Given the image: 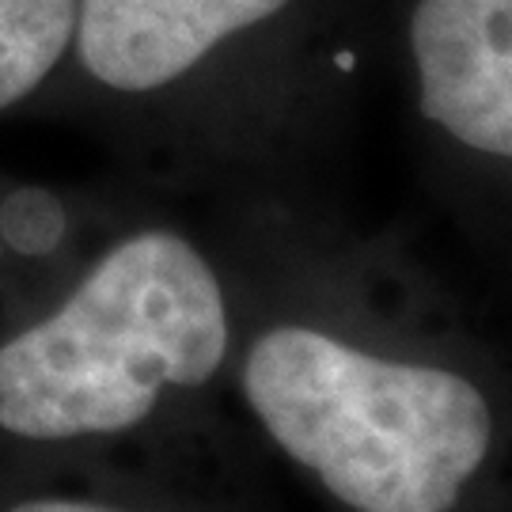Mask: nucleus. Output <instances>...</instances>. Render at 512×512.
Listing matches in <instances>:
<instances>
[{
    "label": "nucleus",
    "instance_id": "f03ea898",
    "mask_svg": "<svg viewBox=\"0 0 512 512\" xmlns=\"http://www.w3.org/2000/svg\"><path fill=\"white\" fill-rule=\"evenodd\" d=\"M228 315L209 262L175 232H141L95 262L61 308L0 346V429L31 440L122 433L160 387L224 361Z\"/></svg>",
    "mask_w": 512,
    "mask_h": 512
},
{
    "label": "nucleus",
    "instance_id": "423d86ee",
    "mask_svg": "<svg viewBox=\"0 0 512 512\" xmlns=\"http://www.w3.org/2000/svg\"><path fill=\"white\" fill-rule=\"evenodd\" d=\"M12 512H118V509L92 505V501H54V497H42V501H23Z\"/></svg>",
    "mask_w": 512,
    "mask_h": 512
},
{
    "label": "nucleus",
    "instance_id": "39448f33",
    "mask_svg": "<svg viewBox=\"0 0 512 512\" xmlns=\"http://www.w3.org/2000/svg\"><path fill=\"white\" fill-rule=\"evenodd\" d=\"M80 0H0V110L46 80L76 35Z\"/></svg>",
    "mask_w": 512,
    "mask_h": 512
},
{
    "label": "nucleus",
    "instance_id": "7ed1b4c3",
    "mask_svg": "<svg viewBox=\"0 0 512 512\" xmlns=\"http://www.w3.org/2000/svg\"><path fill=\"white\" fill-rule=\"evenodd\" d=\"M421 114L459 145L512 160V0H418Z\"/></svg>",
    "mask_w": 512,
    "mask_h": 512
},
{
    "label": "nucleus",
    "instance_id": "f257e3e1",
    "mask_svg": "<svg viewBox=\"0 0 512 512\" xmlns=\"http://www.w3.org/2000/svg\"><path fill=\"white\" fill-rule=\"evenodd\" d=\"M243 391L266 433L357 512H448L494 437L471 380L384 361L311 327L262 334Z\"/></svg>",
    "mask_w": 512,
    "mask_h": 512
},
{
    "label": "nucleus",
    "instance_id": "20e7f679",
    "mask_svg": "<svg viewBox=\"0 0 512 512\" xmlns=\"http://www.w3.org/2000/svg\"><path fill=\"white\" fill-rule=\"evenodd\" d=\"M285 4L289 0H80L76 54L99 84L152 92Z\"/></svg>",
    "mask_w": 512,
    "mask_h": 512
}]
</instances>
